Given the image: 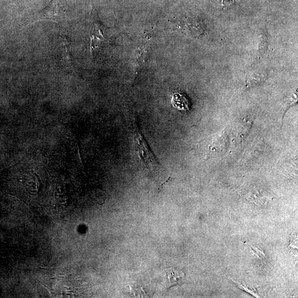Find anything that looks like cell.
<instances>
[{
    "instance_id": "5b68a950",
    "label": "cell",
    "mask_w": 298,
    "mask_h": 298,
    "mask_svg": "<svg viewBox=\"0 0 298 298\" xmlns=\"http://www.w3.org/2000/svg\"><path fill=\"white\" fill-rule=\"evenodd\" d=\"M70 41L64 37L63 41V58L64 62L67 65H69L71 62L70 54Z\"/></svg>"
},
{
    "instance_id": "8992f818",
    "label": "cell",
    "mask_w": 298,
    "mask_h": 298,
    "mask_svg": "<svg viewBox=\"0 0 298 298\" xmlns=\"http://www.w3.org/2000/svg\"><path fill=\"white\" fill-rule=\"evenodd\" d=\"M218 5H220L222 6H228L232 4L234 0H216Z\"/></svg>"
},
{
    "instance_id": "6da1fadb",
    "label": "cell",
    "mask_w": 298,
    "mask_h": 298,
    "mask_svg": "<svg viewBox=\"0 0 298 298\" xmlns=\"http://www.w3.org/2000/svg\"><path fill=\"white\" fill-rule=\"evenodd\" d=\"M133 139L136 151L142 162L148 172L154 178L162 179L166 175V170L158 161L151 150L143 134L140 130L137 117H135L133 123Z\"/></svg>"
},
{
    "instance_id": "7a4b0ae2",
    "label": "cell",
    "mask_w": 298,
    "mask_h": 298,
    "mask_svg": "<svg viewBox=\"0 0 298 298\" xmlns=\"http://www.w3.org/2000/svg\"><path fill=\"white\" fill-rule=\"evenodd\" d=\"M59 3L58 0H52L46 8L39 12L36 21L50 20L59 23L60 20Z\"/></svg>"
},
{
    "instance_id": "3957f363",
    "label": "cell",
    "mask_w": 298,
    "mask_h": 298,
    "mask_svg": "<svg viewBox=\"0 0 298 298\" xmlns=\"http://www.w3.org/2000/svg\"><path fill=\"white\" fill-rule=\"evenodd\" d=\"M185 273L183 271L172 267L166 271V281L168 288L183 283L185 280Z\"/></svg>"
},
{
    "instance_id": "277c9868",
    "label": "cell",
    "mask_w": 298,
    "mask_h": 298,
    "mask_svg": "<svg viewBox=\"0 0 298 298\" xmlns=\"http://www.w3.org/2000/svg\"><path fill=\"white\" fill-rule=\"evenodd\" d=\"M173 106L181 111H187L190 108V102L187 97L179 92H174L172 95Z\"/></svg>"
}]
</instances>
